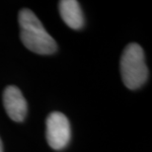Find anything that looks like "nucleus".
<instances>
[{"mask_svg": "<svg viewBox=\"0 0 152 152\" xmlns=\"http://www.w3.org/2000/svg\"><path fill=\"white\" fill-rule=\"evenodd\" d=\"M47 140L54 150L63 149L68 144L71 136L70 124L65 115L53 112L47 118Z\"/></svg>", "mask_w": 152, "mask_h": 152, "instance_id": "obj_3", "label": "nucleus"}, {"mask_svg": "<svg viewBox=\"0 0 152 152\" xmlns=\"http://www.w3.org/2000/svg\"><path fill=\"white\" fill-rule=\"evenodd\" d=\"M0 152H3V145H2L1 139H0Z\"/></svg>", "mask_w": 152, "mask_h": 152, "instance_id": "obj_6", "label": "nucleus"}, {"mask_svg": "<svg viewBox=\"0 0 152 152\" xmlns=\"http://www.w3.org/2000/svg\"><path fill=\"white\" fill-rule=\"evenodd\" d=\"M21 41L24 45L38 54H51L56 50V42L45 31L41 21L29 9H23L19 13Z\"/></svg>", "mask_w": 152, "mask_h": 152, "instance_id": "obj_1", "label": "nucleus"}, {"mask_svg": "<svg viewBox=\"0 0 152 152\" xmlns=\"http://www.w3.org/2000/svg\"><path fill=\"white\" fill-rule=\"evenodd\" d=\"M59 13L69 28L78 30L84 25V17L78 1L62 0L59 2Z\"/></svg>", "mask_w": 152, "mask_h": 152, "instance_id": "obj_5", "label": "nucleus"}, {"mask_svg": "<svg viewBox=\"0 0 152 152\" xmlns=\"http://www.w3.org/2000/svg\"><path fill=\"white\" fill-rule=\"evenodd\" d=\"M121 74L124 84L132 90L137 89L146 82L148 69L143 50L139 45L133 42L124 48L121 58Z\"/></svg>", "mask_w": 152, "mask_h": 152, "instance_id": "obj_2", "label": "nucleus"}, {"mask_svg": "<svg viewBox=\"0 0 152 152\" xmlns=\"http://www.w3.org/2000/svg\"><path fill=\"white\" fill-rule=\"evenodd\" d=\"M3 104L9 118L14 121H23L27 115L28 106L22 92L16 86H8L3 93Z\"/></svg>", "mask_w": 152, "mask_h": 152, "instance_id": "obj_4", "label": "nucleus"}]
</instances>
